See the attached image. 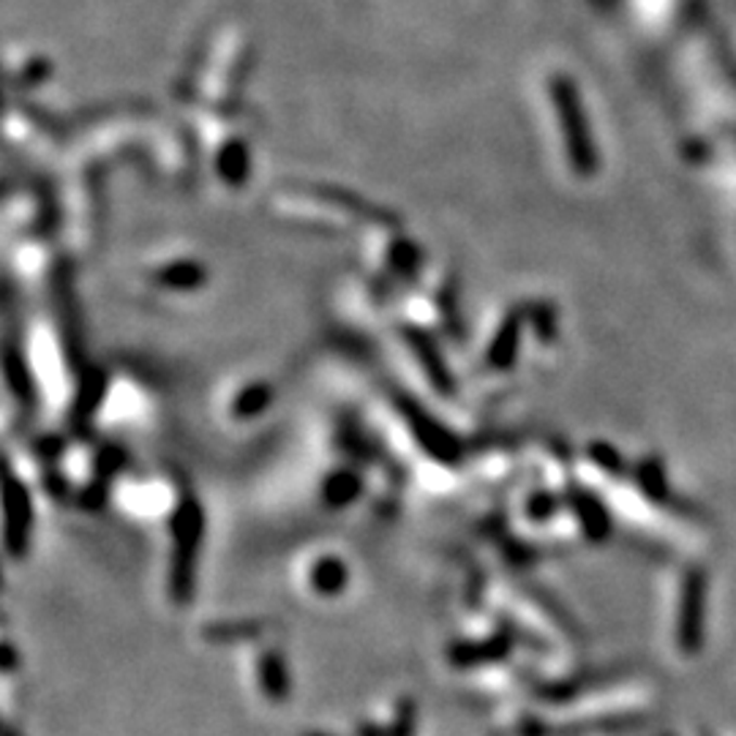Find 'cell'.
I'll list each match as a JSON object with an SVG mask.
<instances>
[{
    "label": "cell",
    "mask_w": 736,
    "mask_h": 736,
    "mask_svg": "<svg viewBox=\"0 0 736 736\" xmlns=\"http://www.w3.org/2000/svg\"><path fill=\"white\" fill-rule=\"evenodd\" d=\"M346 581V568L339 562V559H322L314 570V586L322 595H335V592L344 589Z\"/></svg>",
    "instance_id": "obj_1"
},
{
    "label": "cell",
    "mask_w": 736,
    "mask_h": 736,
    "mask_svg": "<svg viewBox=\"0 0 736 736\" xmlns=\"http://www.w3.org/2000/svg\"><path fill=\"white\" fill-rule=\"evenodd\" d=\"M265 671H270V674H265V685H268L270 696L287 698V674L281 671L279 660H276V658L265 660Z\"/></svg>",
    "instance_id": "obj_2"
}]
</instances>
